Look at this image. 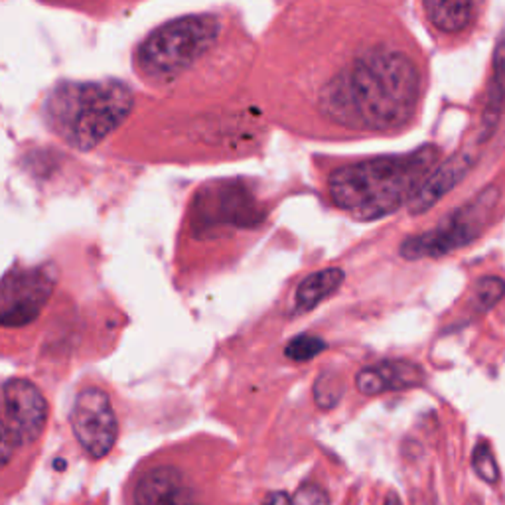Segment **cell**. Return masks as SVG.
Instances as JSON below:
<instances>
[{"label": "cell", "instance_id": "obj_11", "mask_svg": "<svg viewBox=\"0 0 505 505\" xmlns=\"http://www.w3.org/2000/svg\"><path fill=\"white\" fill-rule=\"evenodd\" d=\"M427 381L420 366L407 359H385L363 368L356 375V387L361 395H381L387 391L417 389Z\"/></svg>", "mask_w": 505, "mask_h": 505}, {"label": "cell", "instance_id": "obj_3", "mask_svg": "<svg viewBox=\"0 0 505 505\" xmlns=\"http://www.w3.org/2000/svg\"><path fill=\"white\" fill-rule=\"evenodd\" d=\"M133 109L131 89L119 81L57 86L44 105L45 123L77 150L103 143Z\"/></svg>", "mask_w": 505, "mask_h": 505}, {"label": "cell", "instance_id": "obj_9", "mask_svg": "<svg viewBox=\"0 0 505 505\" xmlns=\"http://www.w3.org/2000/svg\"><path fill=\"white\" fill-rule=\"evenodd\" d=\"M69 422L81 449L96 460L107 456L119 437V420L111 399L99 387H86L77 393Z\"/></svg>", "mask_w": 505, "mask_h": 505}, {"label": "cell", "instance_id": "obj_20", "mask_svg": "<svg viewBox=\"0 0 505 505\" xmlns=\"http://www.w3.org/2000/svg\"><path fill=\"white\" fill-rule=\"evenodd\" d=\"M295 505H330V500H328V493L314 486V484H304L295 496Z\"/></svg>", "mask_w": 505, "mask_h": 505}, {"label": "cell", "instance_id": "obj_15", "mask_svg": "<svg viewBox=\"0 0 505 505\" xmlns=\"http://www.w3.org/2000/svg\"><path fill=\"white\" fill-rule=\"evenodd\" d=\"M503 101H505V30L496 45V57H493V74L490 81L486 115H484L488 128H491V125L498 121Z\"/></svg>", "mask_w": 505, "mask_h": 505}, {"label": "cell", "instance_id": "obj_14", "mask_svg": "<svg viewBox=\"0 0 505 505\" xmlns=\"http://www.w3.org/2000/svg\"><path fill=\"white\" fill-rule=\"evenodd\" d=\"M344 280H346V273L338 267L322 268L318 273L308 275L297 288V297H295L297 308L302 312L314 310L326 298L336 295L339 287L344 285Z\"/></svg>", "mask_w": 505, "mask_h": 505}, {"label": "cell", "instance_id": "obj_21", "mask_svg": "<svg viewBox=\"0 0 505 505\" xmlns=\"http://www.w3.org/2000/svg\"><path fill=\"white\" fill-rule=\"evenodd\" d=\"M263 505H295V500H292L285 491H271L265 498Z\"/></svg>", "mask_w": 505, "mask_h": 505}, {"label": "cell", "instance_id": "obj_6", "mask_svg": "<svg viewBox=\"0 0 505 505\" xmlns=\"http://www.w3.org/2000/svg\"><path fill=\"white\" fill-rule=\"evenodd\" d=\"M48 401L28 379H8L3 385V464L22 446L36 442L48 425Z\"/></svg>", "mask_w": 505, "mask_h": 505}, {"label": "cell", "instance_id": "obj_1", "mask_svg": "<svg viewBox=\"0 0 505 505\" xmlns=\"http://www.w3.org/2000/svg\"><path fill=\"white\" fill-rule=\"evenodd\" d=\"M420 97L415 62L393 48L359 56L324 91V111L336 123L366 131H391L413 116Z\"/></svg>", "mask_w": 505, "mask_h": 505}, {"label": "cell", "instance_id": "obj_17", "mask_svg": "<svg viewBox=\"0 0 505 505\" xmlns=\"http://www.w3.org/2000/svg\"><path fill=\"white\" fill-rule=\"evenodd\" d=\"M344 397V381L338 373L322 371L314 383V399L320 409H334Z\"/></svg>", "mask_w": 505, "mask_h": 505}, {"label": "cell", "instance_id": "obj_12", "mask_svg": "<svg viewBox=\"0 0 505 505\" xmlns=\"http://www.w3.org/2000/svg\"><path fill=\"white\" fill-rule=\"evenodd\" d=\"M474 158L468 155V152H460V155H454L446 162H442L440 167L434 168L429 178L422 182L419 187V192L413 196V199L409 202V211L413 216H420L429 211L434 204H439L440 199L449 194L452 187L462 182L464 176L472 168Z\"/></svg>", "mask_w": 505, "mask_h": 505}, {"label": "cell", "instance_id": "obj_5", "mask_svg": "<svg viewBox=\"0 0 505 505\" xmlns=\"http://www.w3.org/2000/svg\"><path fill=\"white\" fill-rule=\"evenodd\" d=\"M500 192L490 186L480 192L468 204L442 219L437 227L420 235H413L403 241L401 255L409 261L417 259H439L460 247L472 243L484 231L486 221L490 219L491 209L498 204Z\"/></svg>", "mask_w": 505, "mask_h": 505}, {"label": "cell", "instance_id": "obj_19", "mask_svg": "<svg viewBox=\"0 0 505 505\" xmlns=\"http://www.w3.org/2000/svg\"><path fill=\"white\" fill-rule=\"evenodd\" d=\"M472 468L478 474V478L484 480L486 484L493 486L500 481V468H498V462H496V458H493V452L488 442L476 444L474 454H472Z\"/></svg>", "mask_w": 505, "mask_h": 505}, {"label": "cell", "instance_id": "obj_8", "mask_svg": "<svg viewBox=\"0 0 505 505\" xmlns=\"http://www.w3.org/2000/svg\"><path fill=\"white\" fill-rule=\"evenodd\" d=\"M263 219L253 196L239 184L204 187L192 207V229L199 237H211L221 229L253 227Z\"/></svg>", "mask_w": 505, "mask_h": 505}, {"label": "cell", "instance_id": "obj_2", "mask_svg": "<svg viewBox=\"0 0 505 505\" xmlns=\"http://www.w3.org/2000/svg\"><path fill=\"white\" fill-rule=\"evenodd\" d=\"M437 158V148L422 146L409 155L346 164L330 176V197L336 207L356 219L385 217L413 199L434 170Z\"/></svg>", "mask_w": 505, "mask_h": 505}, {"label": "cell", "instance_id": "obj_18", "mask_svg": "<svg viewBox=\"0 0 505 505\" xmlns=\"http://www.w3.org/2000/svg\"><path fill=\"white\" fill-rule=\"evenodd\" d=\"M328 348L322 338L312 336V334H300L292 338L285 348V356L292 361H310L316 356H320L322 351Z\"/></svg>", "mask_w": 505, "mask_h": 505}, {"label": "cell", "instance_id": "obj_22", "mask_svg": "<svg viewBox=\"0 0 505 505\" xmlns=\"http://www.w3.org/2000/svg\"><path fill=\"white\" fill-rule=\"evenodd\" d=\"M385 505H401V500H399L395 493H391V496L385 500Z\"/></svg>", "mask_w": 505, "mask_h": 505}, {"label": "cell", "instance_id": "obj_4", "mask_svg": "<svg viewBox=\"0 0 505 505\" xmlns=\"http://www.w3.org/2000/svg\"><path fill=\"white\" fill-rule=\"evenodd\" d=\"M219 34L214 16H184L157 28L138 45V72L155 81H168L199 60Z\"/></svg>", "mask_w": 505, "mask_h": 505}, {"label": "cell", "instance_id": "obj_16", "mask_svg": "<svg viewBox=\"0 0 505 505\" xmlns=\"http://www.w3.org/2000/svg\"><path fill=\"white\" fill-rule=\"evenodd\" d=\"M505 297V280L500 277H481L472 297V310L476 314H486L490 312L496 304Z\"/></svg>", "mask_w": 505, "mask_h": 505}, {"label": "cell", "instance_id": "obj_13", "mask_svg": "<svg viewBox=\"0 0 505 505\" xmlns=\"http://www.w3.org/2000/svg\"><path fill=\"white\" fill-rule=\"evenodd\" d=\"M430 25L444 34L466 30L474 20V0H422Z\"/></svg>", "mask_w": 505, "mask_h": 505}, {"label": "cell", "instance_id": "obj_7", "mask_svg": "<svg viewBox=\"0 0 505 505\" xmlns=\"http://www.w3.org/2000/svg\"><path fill=\"white\" fill-rule=\"evenodd\" d=\"M56 283L57 271L52 263L10 268L0 285V324L5 328L32 324L52 298Z\"/></svg>", "mask_w": 505, "mask_h": 505}, {"label": "cell", "instance_id": "obj_10", "mask_svg": "<svg viewBox=\"0 0 505 505\" xmlns=\"http://www.w3.org/2000/svg\"><path fill=\"white\" fill-rule=\"evenodd\" d=\"M133 500L135 505H204L182 470L174 466L146 470L136 481Z\"/></svg>", "mask_w": 505, "mask_h": 505}]
</instances>
